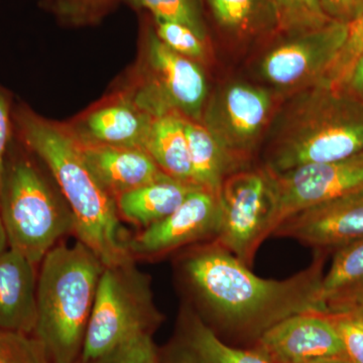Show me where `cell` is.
I'll use <instances>...</instances> for the list:
<instances>
[{"instance_id": "10", "label": "cell", "mask_w": 363, "mask_h": 363, "mask_svg": "<svg viewBox=\"0 0 363 363\" xmlns=\"http://www.w3.org/2000/svg\"><path fill=\"white\" fill-rule=\"evenodd\" d=\"M347 33V26L332 21L317 30L281 35L257 64L259 78L279 96L321 82L330 68Z\"/></svg>"}, {"instance_id": "26", "label": "cell", "mask_w": 363, "mask_h": 363, "mask_svg": "<svg viewBox=\"0 0 363 363\" xmlns=\"http://www.w3.org/2000/svg\"><path fill=\"white\" fill-rule=\"evenodd\" d=\"M124 0H43V6L63 25H96Z\"/></svg>"}, {"instance_id": "24", "label": "cell", "mask_w": 363, "mask_h": 363, "mask_svg": "<svg viewBox=\"0 0 363 363\" xmlns=\"http://www.w3.org/2000/svg\"><path fill=\"white\" fill-rule=\"evenodd\" d=\"M152 20L173 21L188 26L208 43L204 0H124Z\"/></svg>"}, {"instance_id": "34", "label": "cell", "mask_w": 363, "mask_h": 363, "mask_svg": "<svg viewBox=\"0 0 363 363\" xmlns=\"http://www.w3.org/2000/svg\"><path fill=\"white\" fill-rule=\"evenodd\" d=\"M334 90L363 102V55L353 65L337 89Z\"/></svg>"}, {"instance_id": "20", "label": "cell", "mask_w": 363, "mask_h": 363, "mask_svg": "<svg viewBox=\"0 0 363 363\" xmlns=\"http://www.w3.org/2000/svg\"><path fill=\"white\" fill-rule=\"evenodd\" d=\"M320 302L326 313L363 307V240L335 250L322 279Z\"/></svg>"}, {"instance_id": "6", "label": "cell", "mask_w": 363, "mask_h": 363, "mask_svg": "<svg viewBox=\"0 0 363 363\" xmlns=\"http://www.w3.org/2000/svg\"><path fill=\"white\" fill-rule=\"evenodd\" d=\"M150 278L133 262L104 267L79 363H89L162 323Z\"/></svg>"}, {"instance_id": "9", "label": "cell", "mask_w": 363, "mask_h": 363, "mask_svg": "<svg viewBox=\"0 0 363 363\" xmlns=\"http://www.w3.org/2000/svg\"><path fill=\"white\" fill-rule=\"evenodd\" d=\"M283 99L267 86L231 81L210 93L200 123L241 168H250Z\"/></svg>"}, {"instance_id": "25", "label": "cell", "mask_w": 363, "mask_h": 363, "mask_svg": "<svg viewBox=\"0 0 363 363\" xmlns=\"http://www.w3.org/2000/svg\"><path fill=\"white\" fill-rule=\"evenodd\" d=\"M276 20L277 33L298 35L323 28L332 23L324 13L320 0H267Z\"/></svg>"}, {"instance_id": "12", "label": "cell", "mask_w": 363, "mask_h": 363, "mask_svg": "<svg viewBox=\"0 0 363 363\" xmlns=\"http://www.w3.org/2000/svg\"><path fill=\"white\" fill-rule=\"evenodd\" d=\"M276 180L281 224L293 215L363 188V152L276 173Z\"/></svg>"}, {"instance_id": "15", "label": "cell", "mask_w": 363, "mask_h": 363, "mask_svg": "<svg viewBox=\"0 0 363 363\" xmlns=\"http://www.w3.org/2000/svg\"><path fill=\"white\" fill-rule=\"evenodd\" d=\"M152 119L154 117L121 89L104 98L68 125L82 143L145 149Z\"/></svg>"}, {"instance_id": "19", "label": "cell", "mask_w": 363, "mask_h": 363, "mask_svg": "<svg viewBox=\"0 0 363 363\" xmlns=\"http://www.w3.org/2000/svg\"><path fill=\"white\" fill-rule=\"evenodd\" d=\"M197 188L166 177L118 196L117 210L119 216L142 230L173 213Z\"/></svg>"}, {"instance_id": "32", "label": "cell", "mask_w": 363, "mask_h": 363, "mask_svg": "<svg viewBox=\"0 0 363 363\" xmlns=\"http://www.w3.org/2000/svg\"><path fill=\"white\" fill-rule=\"evenodd\" d=\"M324 13L332 21L348 25L363 13V0H320Z\"/></svg>"}, {"instance_id": "14", "label": "cell", "mask_w": 363, "mask_h": 363, "mask_svg": "<svg viewBox=\"0 0 363 363\" xmlns=\"http://www.w3.org/2000/svg\"><path fill=\"white\" fill-rule=\"evenodd\" d=\"M274 235L324 252L363 240V188L293 215Z\"/></svg>"}, {"instance_id": "17", "label": "cell", "mask_w": 363, "mask_h": 363, "mask_svg": "<svg viewBox=\"0 0 363 363\" xmlns=\"http://www.w3.org/2000/svg\"><path fill=\"white\" fill-rule=\"evenodd\" d=\"M79 143L91 171L114 199L169 177L145 149L91 145L80 140Z\"/></svg>"}, {"instance_id": "8", "label": "cell", "mask_w": 363, "mask_h": 363, "mask_svg": "<svg viewBox=\"0 0 363 363\" xmlns=\"http://www.w3.org/2000/svg\"><path fill=\"white\" fill-rule=\"evenodd\" d=\"M218 198L221 223L214 240L250 267L281 224L276 173L264 164L236 172L222 183Z\"/></svg>"}, {"instance_id": "30", "label": "cell", "mask_w": 363, "mask_h": 363, "mask_svg": "<svg viewBox=\"0 0 363 363\" xmlns=\"http://www.w3.org/2000/svg\"><path fill=\"white\" fill-rule=\"evenodd\" d=\"M335 326L350 363H363V307L327 313Z\"/></svg>"}, {"instance_id": "11", "label": "cell", "mask_w": 363, "mask_h": 363, "mask_svg": "<svg viewBox=\"0 0 363 363\" xmlns=\"http://www.w3.org/2000/svg\"><path fill=\"white\" fill-rule=\"evenodd\" d=\"M220 223L218 194L197 188L173 213L130 238L128 250L133 259H157L181 248L214 240Z\"/></svg>"}, {"instance_id": "4", "label": "cell", "mask_w": 363, "mask_h": 363, "mask_svg": "<svg viewBox=\"0 0 363 363\" xmlns=\"http://www.w3.org/2000/svg\"><path fill=\"white\" fill-rule=\"evenodd\" d=\"M104 264L81 241L56 245L40 264L35 336L50 363H79Z\"/></svg>"}, {"instance_id": "18", "label": "cell", "mask_w": 363, "mask_h": 363, "mask_svg": "<svg viewBox=\"0 0 363 363\" xmlns=\"http://www.w3.org/2000/svg\"><path fill=\"white\" fill-rule=\"evenodd\" d=\"M37 267L21 253H0V328L33 335L37 321Z\"/></svg>"}, {"instance_id": "33", "label": "cell", "mask_w": 363, "mask_h": 363, "mask_svg": "<svg viewBox=\"0 0 363 363\" xmlns=\"http://www.w3.org/2000/svg\"><path fill=\"white\" fill-rule=\"evenodd\" d=\"M13 116L9 98L4 90L0 89V187L6 169L7 154L11 145Z\"/></svg>"}, {"instance_id": "1", "label": "cell", "mask_w": 363, "mask_h": 363, "mask_svg": "<svg viewBox=\"0 0 363 363\" xmlns=\"http://www.w3.org/2000/svg\"><path fill=\"white\" fill-rule=\"evenodd\" d=\"M325 259L326 252L317 250L311 264L294 276L264 279L210 240L188 247L177 267L191 304L212 328L257 341L286 318L325 312L320 302Z\"/></svg>"}, {"instance_id": "28", "label": "cell", "mask_w": 363, "mask_h": 363, "mask_svg": "<svg viewBox=\"0 0 363 363\" xmlns=\"http://www.w3.org/2000/svg\"><path fill=\"white\" fill-rule=\"evenodd\" d=\"M347 26V33L342 47L334 59L330 68L319 84L337 89L348 75L353 65L363 55V13Z\"/></svg>"}, {"instance_id": "23", "label": "cell", "mask_w": 363, "mask_h": 363, "mask_svg": "<svg viewBox=\"0 0 363 363\" xmlns=\"http://www.w3.org/2000/svg\"><path fill=\"white\" fill-rule=\"evenodd\" d=\"M217 26L240 40L277 33L267 0H204Z\"/></svg>"}, {"instance_id": "31", "label": "cell", "mask_w": 363, "mask_h": 363, "mask_svg": "<svg viewBox=\"0 0 363 363\" xmlns=\"http://www.w3.org/2000/svg\"><path fill=\"white\" fill-rule=\"evenodd\" d=\"M89 363H162L152 334H142L126 341Z\"/></svg>"}, {"instance_id": "36", "label": "cell", "mask_w": 363, "mask_h": 363, "mask_svg": "<svg viewBox=\"0 0 363 363\" xmlns=\"http://www.w3.org/2000/svg\"><path fill=\"white\" fill-rule=\"evenodd\" d=\"M301 363H350L345 357L319 358V359L309 360Z\"/></svg>"}, {"instance_id": "29", "label": "cell", "mask_w": 363, "mask_h": 363, "mask_svg": "<svg viewBox=\"0 0 363 363\" xmlns=\"http://www.w3.org/2000/svg\"><path fill=\"white\" fill-rule=\"evenodd\" d=\"M0 363H50L44 347L30 334L0 328Z\"/></svg>"}, {"instance_id": "2", "label": "cell", "mask_w": 363, "mask_h": 363, "mask_svg": "<svg viewBox=\"0 0 363 363\" xmlns=\"http://www.w3.org/2000/svg\"><path fill=\"white\" fill-rule=\"evenodd\" d=\"M26 149L44 162L56 181L74 219V234L104 267L133 262L116 199L107 193L86 162L68 123H57L21 106L14 114Z\"/></svg>"}, {"instance_id": "7", "label": "cell", "mask_w": 363, "mask_h": 363, "mask_svg": "<svg viewBox=\"0 0 363 363\" xmlns=\"http://www.w3.org/2000/svg\"><path fill=\"white\" fill-rule=\"evenodd\" d=\"M123 90L154 118L176 113L194 121H201L210 95L201 64L169 49L150 16L143 23L138 65Z\"/></svg>"}, {"instance_id": "35", "label": "cell", "mask_w": 363, "mask_h": 363, "mask_svg": "<svg viewBox=\"0 0 363 363\" xmlns=\"http://www.w3.org/2000/svg\"><path fill=\"white\" fill-rule=\"evenodd\" d=\"M9 248V240H7L6 227H4L1 215H0V253L6 252Z\"/></svg>"}, {"instance_id": "5", "label": "cell", "mask_w": 363, "mask_h": 363, "mask_svg": "<svg viewBox=\"0 0 363 363\" xmlns=\"http://www.w3.org/2000/svg\"><path fill=\"white\" fill-rule=\"evenodd\" d=\"M0 215L9 247L39 266L67 234H74L71 210L30 157H7L0 187Z\"/></svg>"}, {"instance_id": "3", "label": "cell", "mask_w": 363, "mask_h": 363, "mask_svg": "<svg viewBox=\"0 0 363 363\" xmlns=\"http://www.w3.org/2000/svg\"><path fill=\"white\" fill-rule=\"evenodd\" d=\"M264 166L284 173L363 152V102L316 84L281 100L264 136Z\"/></svg>"}, {"instance_id": "22", "label": "cell", "mask_w": 363, "mask_h": 363, "mask_svg": "<svg viewBox=\"0 0 363 363\" xmlns=\"http://www.w3.org/2000/svg\"><path fill=\"white\" fill-rule=\"evenodd\" d=\"M196 185L218 194L224 180L241 168L200 121H185Z\"/></svg>"}, {"instance_id": "21", "label": "cell", "mask_w": 363, "mask_h": 363, "mask_svg": "<svg viewBox=\"0 0 363 363\" xmlns=\"http://www.w3.org/2000/svg\"><path fill=\"white\" fill-rule=\"evenodd\" d=\"M185 121V117L176 113L155 117L145 150L167 176L197 186L193 178Z\"/></svg>"}, {"instance_id": "13", "label": "cell", "mask_w": 363, "mask_h": 363, "mask_svg": "<svg viewBox=\"0 0 363 363\" xmlns=\"http://www.w3.org/2000/svg\"><path fill=\"white\" fill-rule=\"evenodd\" d=\"M253 350L269 363L345 357L335 326L322 311L303 312L281 320L257 338Z\"/></svg>"}, {"instance_id": "16", "label": "cell", "mask_w": 363, "mask_h": 363, "mask_svg": "<svg viewBox=\"0 0 363 363\" xmlns=\"http://www.w3.org/2000/svg\"><path fill=\"white\" fill-rule=\"evenodd\" d=\"M159 354L162 363H269L253 348L224 342L189 302L180 308L173 334Z\"/></svg>"}, {"instance_id": "27", "label": "cell", "mask_w": 363, "mask_h": 363, "mask_svg": "<svg viewBox=\"0 0 363 363\" xmlns=\"http://www.w3.org/2000/svg\"><path fill=\"white\" fill-rule=\"evenodd\" d=\"M155 33L169 49L199 64L208 60V43L188 26L173 21L152 20Z\"/></svg>"}]
</instances>
